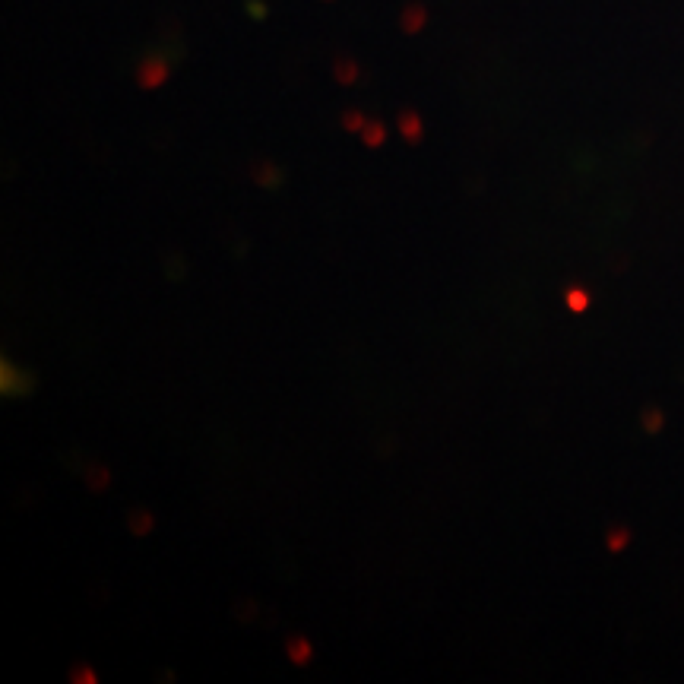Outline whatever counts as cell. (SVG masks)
Returning a JSON list of instances; mask_svg holds the SVG:
<instances>
[{"label":"cell","mask_w":684,"mask_h":684,"mask_svg":"<svg viewBox=\"0 0 684 684\" xmlns=\"http://www.w3.org/2000/svg\"><path fill=\"white\" fill-rule=\"evenodd\" d=\"M165 80H168V61L158 54H149L143 57V63L137 67V82L143 89H158L165 86Z\"/></svg>","instance_id":"6da1fadb"},{"label":"cell","mask_w":684,"mask_h":684,"mask_svg":"<svg viewBox=\"0 0 684 684\" xmlns=\"http://www.w3.org/2000/svg\"><path fill=\"white\" fill-rule=\"evenodd\" d=\"M399 133H403V139L409 146H418L424 137V127H422V118H418V111H412V108H405L403 114H399Z\"/></svg>","instance_id":"7a4b0ae2"},{"label":"cell","mask_w":684,"mask_h":684,"mask_svg":"<svg viewBox=\"0 0 684 684\" xmlns=\"http://www.w3.org/2000/svg\"><path fill=\"white\" fill-rule=\"evenodd\" d=\"M424 23H428V10H424L422 4H409L403 10V16H399V29H403L405 35H418V32L424 29Z\"/></svg>","instance_id":"3957f363"},{"label":"cell","mask_w":684,"mask_h":684,"mask_svg":"<svg viewBox=\"0 0 684 684\" xmlns=\"http://www.w3.org/2000/svg\"><path fill=\"white\" fill-rule=\"evenodd\" d=\"M285 652H289L291 665H308L310 659H314V646H310L304 637H289V643H285Z\"/></svg>","instance_id":"277c9868"},{"label":"cell","mask_w":684,"mask_h":684,"mask_svg":"<svg viewBox=\"0 0 684 684\" xmlns=\"http://www.w3.org/2000/svg\"><path fill=\"white\" fill-rule=\"evenodd\" d=\"M358 63H355V57H336L333 63V76L336 82H342V86H352V82H358Z\"/></svg>","instance_id":"5b68a950"},{"label":"cell","mask_w":684,"mask_h":684,"mask_svg":"<svg viewBox=\"0 0 684 684\" xmlns=\"http://www.w3.org/2000/svg\"><path fill=\"white\" fill-rule=\"evenodd\" d=\"M361 143H365L367 149L384 146L386 143V124H384V120H367L365 130H361Z\"/></svg>","instance_id":"8992f818"},{"label":"cell","mask_w":684,"mask_h":684,"mask_svg":"<svg viewBox=\"0 0 684 684\" xmlns=\"http://www.w3.org/2000/svg\"><path fill=\"white\" fill-rule=\"evenodd\" d=\"M564 304H567L574 314H583V310H589V291L583 289V285H570V289L564 291Z\"/></svg>","instance_id":"52a82bcc"},{"label":"cell","mask_w":684,"mask_h":684,"mask_svg":"<svg viewBox=\"0 0 684 684\" xmlns=\"http://www.w3.org/2000/svg\"><path fill=\"white\" fill-rule=\"evenodd\" d=\"M605 542H608V551H614V555H618V551H624L627 545H631V532H627L624 526H612Z\"/></svg>","instance_id":"ba28073f"},{"label":"cell","mask_w":684,"mask_h":684,"mask_svg":"<svg viewBox=\"0 0 684 684\" xmlns=\"http://www.w3.org/2000/svg\"><path fill=\"white\" fill-rule=\"evenodd\" d=\"M152 529V513L149 510H137L130 517V532L133 536H146V532Z\"/></svg>","instance_id":"9c48e42d"},{"label":"cell","mask_w":684,"mask_h":684,"mask_svg":"<svg viewBox=\"0 0 684 684\" xmlns=\"http://www.w3.org/2000/svg\"><path fill=\"white\" fill-rule=\"evenodd\" d=\"M365 124H367V118L361 111H355V108L342 114V127H346L348 133H361V130H365Z\"/></svg>","instance_id":"30bf717a"},{"label":"cell","mask_w":684,"mask_h":684,"mask_svg":"<svg viewBox=\"0 0 684 684\" xmlns=\"http://www.w3.org/2000/svg\"><path fill=\"white\" fill-rule=\"evenodd\" d=\"M279 181H282V175H279V171L272 168L270 162H266V165H257V184H266V187H276Z\"/></svg>","instance_id":"8fae6325"},{"label":"cell","mask_w":684,"mask_h":684,"mask_svg":"<svg viewBox=\"0 0 684 684\" xmlns=\"http://www.w3.org/2000/svg\"><path fill=\"white\" fill-rule=\"evenodd\" d=\"M643 428L646 431H659V428H662V412H659V409L643 412Z\"/></svg>","instance_id":"7c38bea8"},{"label":"cell","mask_w":684,"mask_h":684,"mask_svg":"<svg viewBox=\"0 0 684 684\" xmlns=\"http://www.w3.org/2000/svg\"><path fill=\"white\" fill-rule=\"evenodd\" d=\"M70 678H73V681H89V684H92V681H95V671H92V669H86V665H76L73 675H70Z\"/></svg>","instance_id":"4fadbf2b"},{"label":"cell","mask_w":684,"mask_h":684,"mask_svg":"<svg viewBox=\"0 0 684 684\" xmlns=\"http://www.w3.org/2000/svg\"><path fill=\"white\" fill-rule=\"evenodd\" d=\"M247 10H251V16H257V19L266 16V6L260 4V0H247Z\"/></svg>","instance_id":"5bb4252c"}]
</instances>
